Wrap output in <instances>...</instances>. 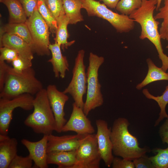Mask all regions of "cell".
<instances>
[{"label": "cell", "mask_w": 168, "mask_h": 168, "mask_svg": "<svg viewBox=\"0 0 168 168\" xmlns=\"http://www.w3.org/2000/svg\"><path fill=\"white\" fill-rule=\"evenodd\" d=\"M157 0H143L142 5L129 16L140 26L141 31L140 39H148L155 46L161 60V68L166 72L168 69V56L163 52L161 38L158 30L160 22L155 20L153 16L156 8Z\"/></svg>", "instance_id": "cell-1"}, {"label": "cell", "mask_w": 168, "mask_h": 168, "mask_svg": "<svg viewBox=\"0 0 168 168\" xmlns=\"http://www.w3.org/2000/svg\"><path fill=\"white\" fill-rule=\"evenodd\" d=\"M129 123L124 118L114 121L110 128V138L113 154L122 158L131 161L145 155L149 151L147 148H141L138 139L130 133Z\"/></svg>", "instance_id": "cell-2"}, {"label": "cell", "mask_w": 168, "mask_h": 168, "mask_svg": "<svg viewBox=\"0 0 168 168\" xmlns=\"http://www.w3.org/2000/svg\"><path fill=\"white\" fill-rule=\"evenodd\" d=\"M43 88L42 83L36 77L32 67L18 73L9 66L0 98L11 99L26 93L35 95Z\"/></svg>", "instance_id": "cell-3"}, {"label": "cell", "mask_w": 168, "mask_h": 168, "mask_svg": "<svg viewBox=\"0 0 168 168\" xmlns=\"http://www.w3.org/2000/svg\"><path fill=\"white\" fill-rule=\"evenodd\" d=\"M33 111L26 118L24 124L35 133L49 135L55 131L56 121L46 89L38 92L33 101Z\"/></svg>", "instance_id": "cell-4"}, {"label": "cell", "mask_w": 168, "mask_h": 168, "mask_svg": "<svg viewBox=\"0 0 168 168\" xmlns=\"http://www.w3.org/2000/svg\"><path fill=\"white\" fill-rule=\"evenodd\" d=\"M105 59L91 52L89 58V65L86 72L87 83L86 97L83 110L87 116L92 110L101 106L104 99L101 92V85L98 78V71Z\"/></svg>", "instance_id": "cell-5"}, {"label": "cell", "mask_w": 168, "mask_h": 168, "mask_svg": "<svg viewBox=\"0 0 168 168\" xmlns=\"http://www.w3.org/2000/svg\"><path fill=\"white\" fill-rule=\"evenodd\" d=\"M82 8L89 16H97L108 21L120 33L128 32L133 29L134 21L128 16L119 14L108 8L104 3L95 0H81Z\"/></svg>", "instance_id": "cell-6"}, {"label": "cell", "mask_w": 168, "mask_h": 168, "mask_svg": "<svg viewBox=\"0 0 168 168\" xmlns=\"http://www.w3.org/2000/svg\"><path fill=\"white\" fill-rule=\"evenodd\" d=\"M30 31L32 40L31 49L39 56H48L50 54L49 28L36 7L32 15L25 22Z\"/></svg>", "instance_id": "cell-7"}, {"label": "cell", "mask_w": 168, "mask_h": 168, "mask_svg": "<svg viewBox=\"0 0 168 168\" xmlns=\"http://www.w3.org/2000/svg\"><path fill=\"white\" fill-rule=\"evenodd\" d=\"M85 52L83 49L78 51L75 58L71 80L63 91L69 94L76 105L83 109L84 102L83 96L86 93L87 78L84 59Z\"/></svg>", "instance_id": "cell-8"}, {"label": "cell", "mask_w": 168, "mask_h": 168, "mask_svg": "<svg viewBox=\"0 0 168 168\" xmlns=\"http://www.w3.org/2000/svg\"><path fill=\"white\" fill-rule=\"evenodd\" d=\"M34 97L24 94L11 99L0 98V134L7 135L14 110L20 108L26 110L33 109Z\"/></svg>", "instance_id": "cell-9"}, {"label": "cell", "mask_w": 168, "mask_h": 168, "mask_svg": "<svg viewBox=\"0 0 168 168\" xmlns=\"http://www.w3.org/2000/svg\"><path fill=\"white\" fill-rule=\"evenodd\" d=\"M76 162L72 168H99L101 158L96 135L88 134L76 150Z\"/></svg>", "instance_id": "cell-10"}, {"label": "cell", "mask_w": 168, "mask_h": 168, "mask_svg": "<svg viewBox=\"0 0 168 168\" xmlns=\"http://www.w3.org/2000/svg\"><path fill=\"white\" fill-rule=\"evenodd\" d=\"M46 90L56 121L55 131L61 133L63 127L67 122L65 118L64 107L69 98L63 91H59L54 84L49 85Z\"/></svg>", "instance_id": "cell-11"}, {"label": "cell", "mask_w": 168, "mask_h": 168, "mask_svg": "<svg viewBox=\"0 0 168 168\" xmlns=\"http://www.w3.org/2000/svg\"><path fill=\"white\" fill-rule=\"evenodd\" d=\"M96 124L97 128L96 137L101 159L106 166L110 167L114 157L110 138V128H108L107 122L102 119L96 120Z\"/></svg>", "instance_id": "cell-12"}, {"label": "cell", "mask_w": 168, "mask_h": 168, "mask_svg": "<svg viewBox=\"0 0 168 168\" xmlns=\"http://www.w3.org/2000/svg\"><path fill=\"white\" fill-rule=\"evenodd\" d=\"M70 118L63 127L62 132L73 131L77 134L85 135L93 134L95 130L82 108L74 102Z\"/></svg>", "instance_id": "cell-13"}, {"label": "cell", "mask_w": 168, "mask_h": 168, "mask_svg": "<svg viewBox=\"0 0 168 168\" xmlns=\"http://www.w3.org/2000/svg\"><path fill=\"white\" fill-rule=\"evenodd\" d=\"M86 135L77 134L58 136L50 134L48 135L47 152L76 150Z\"/></svg>", "instance_id": "cell-14"}, {"label": "cell", "mask_w": 168, "mask_h": 168, "mask_svg": "<svg viewBox=\"0 0 168 168\" xmlns=\"http://www.w3.org/2000/svg\"><path fill=\"white\" fill-rule=\"evenodd\" d=\"M48 135H44L42 138L36 142H32L23 139L21 143L27 148L29 154L35 166L39 168H47V151Z\"/></svg>", "instance_id": "cell-15"}, {"label": "cell", "mask_w": 168, "mask_h": 168, "mask_svg": "<svg viewBox=\"0 0 168 168\" xmlns=\"http://www.w3.org/2000/svg\"><path fill=\"white\" fill-rule=\"evenodd\" d=\"M0 39V47L10 48L16 51L22 57L31 60L33 59V53L30 46L20 37L5 33Z\"/></svg>", "instance_id": "cell-16"}, {"label": "cell", "mask_w": 168, "mask_h": 168, "mask_svg": "<svg viewBox=\"0 0 168 168\" xmlns=\"http://www.w3.org/2000/svg\"><path fill=\"white\" fill-rule=\"evenodd\" d=\"M52 55L48 62L51 63L55 77L65 78L66 72L69 71V65L66 56L63 55L60 45L57 42L50 44L49 47Z\"/></svg>", "instance_id": "cell-17"}, {"label": "cell", "mask_w": 168, "mask_h": 168, "mask_svg": "<svg viewBox=\"0 0 168 168\" xmlns=\"http://www.w3.org/2000/svg\"><path fill=\"white\" fill-rule=\"evenodd\" d=\"M17 144L16 138L0 134V168H8L17 155Z\"/></svg>", "instance_id": "cell-18"}, {"label": "cell", "mask_w": 168, "mask_h": 168, "mask_svg": "<svg viewBox=\"0 0 168 168\" xmlns=\"http://www.w3.org/2000/svg\"><path fill=\"white\" fill-rule=\"evenodd\" d=\"M76 150L47 153L48 165H57L58 168H72L76 160Z\"/></svg>", "instance_id": "cell-19"}, {"label": "cell", "mask_w": 168, "mask_h": 168, "mask_svg": "<svg viewBox=\"0 0 168 168\" xmlns=\"http://www.w3.org/2000/svg\"><path fill=\"white\" fill-rule=\"evenodd\" d=\"M147 62L148 66L147 73L143 81L137 85L136 88L138 90H141L148 84L156 81H168V73L161 68L156 66L151 58H147Z\"/></svg>", "instance_id": "cell-20"}, {"label": "cell", "mask_w": 168, "mask_h": 168, "mask_svg": "<svg viewBox=\"0 0 168 168\" xmlns=\"http://www.w3.org/2000/svg\"><path fill=\"white\" fill-rule=\"evenodd\" d=\"M5 33L20 37L28 43L31 48L32 40L28 28L25 23H9L2 26L0 30V38Z\"/></svg>", "instance_id": "cell-21"}, {"label": "cell", "mask_w": 168, "mask_h": 168, "mask_svg": "<svg viewBox=\"0 0 168 168\" xmlns=\"http://www.w3.org/2000/svg\"><path fill=\"white\" fill-rule=\"evenodd\" d=\"M65 14L70 24H75L84 20L81 13L82 8L81 0H62Z\"/></svg>", "instance_id": "cell-22"}, {"label": "cell", "mask_w": 168, "mask_h": 168, "mask_svg": "<svg viewBox=\"0 0 168 168\" xmlns=\"http://www.w3.org/2000/svg\"><path fill=\"white\" fill-rule=\"evenodd\" d=\"M7 7L9 13V23H24L27 16L19 0H3L2 2Z\"/></svg>", "instance_id": "cell-23"}, {"label": "cell", "mask_w": 168, "mask_h": 168, "mask_svg": "<svg viewBox=\"0 0 168 168\" xmlns=\"http://www.w3.org/2000/svg\"><path fill=\"white\" fill-rule=\"evenodd\" d=\"M58 28L54 38L55 42L60 45L61 49L64 50L73 44L75 41L68 42V39L69 37L67 27L69 24V21L65 14L61 17L57 21Z\"/></svg>", "instance_id": "cell-24"}, {"label": "cell", "mask_w": 168, "mask_h": 168, "mask_svg": "<svg viewBox=\"0 0 168 168\" xmlns=\"http://www.w3.org/2000/svg\"><path fill=\"white\" fill-rule=\"evenodd\" d=\"M142 93L148 99H152L156 101L160 108L159 117L155 124V126H156L164 118H168V115L166 111V107L168 103V86H166L165 91L161 96H156L152 95L147 89H144Z\"/></svg>", "instance_id": "cell-25"}, {"label": "cell", "mask_w": 168, "mask_h": 168, "mask_svg": "<svg viewBox=\"0 0 168 168\" xmlns=\"http://www.w3.org/2000/svg\"><path fill=\"white\" fill-rule=\"evenodd\" d=\"M158 10L154 18L155 20H162L159 32L161 38L167 41L166 48L168 49V0H164V6Z\"/></svg>", "instance_id": "cell-26"}, {"label": "cell", "mask_w": 168, "mask_h": 168, "mask_svg": "<svg viewBox=\"0 0 168 168\" xmlns=\"http://www.w3.org/2000/svg\"><path fill=\"white\" fill-rule=\"evenodd\" d=\"M37 9L53 34L56 33L58 28L57 22L46 6L44 0H38Z\"/></svg>", "instance_id": "cell-27"}, {"label": "cell", "mask_w": 168, "mask_h": 168, "mask_svg": "<svg viewBox=\"0 0 168 168\" xmlns=\"http://www.w3.org/2000/svg\"><path fill=\"white\" fill-rule=\"evenodd\" d=\"M143 0H120L116 9L121 14L129 16L141 6Z\"/></svg>", "instance_id": "cell-28"}, {"label": "cell", "mask_w": 168, "mask_h": 168, "mask_svg": "<svg viewBox=\"0 0 168 168\" xmlns=\"http://www.w3.org/2000/svg\"><path fill=\"white\" fill-rule=\"evenodd\" d=\"M154 152L156 154L150 158L155 168H168V147L164 149L156 148Z\"/></svg>", "instance_id": "cell-29"}, {"label": "cell", "mask_w": 168, "mask_h": 168, "mask_svg": "<svg viewBox=\"0 0 168 168\" xmlns=\"http://www.w3.org/2000/svg\"><path fill=\"white\" fill-rule=\"evenodd\" d=\"M51 13L57 21L65 14L62 0H44Z\"/></svg>", "instance_id": "cell-30"}, {"label": "cell", "mask_w": 168, "mask_h": 168, "mask_svg": "<svg viewBox=\"0 0 168 168\" xmlns=\"http://www.w3.org/2000/svg\"><path fill=\"white\" fill-rule=\"evenodd\" d=\"M33 161L29 155L22 156L17 154L11 162L8 168H31Z\"/></svg>", "instance_id": "cell-31"}, {"label": "cell", "mask_w": 168, "mask_h": 168, "mask_svg": "<svg viewBox=\"0 0 168 168\" xmlns=\"http://www.w3.org/2000/svg\"><path fill=\"white\" fill-rule=\"evenodd\" d=\"M32 61L19 55L12 62V69L16 72L21 73L25 70L32 67Z\"/></svg>", "instance_id": "cell-32"}, {"label": "cell", "mask_w": 168, "mask_h": 168, "mask_svg": "<svg viewBox=\"0 0 168 168\" xmlns=\"http://www.w3.org/2000/svg\"><path fill=\"white\" fill-rule=\"evenodd\" d=\"M0 60L9 62H12L19 55L16 51L7 47H0Z\"/></svg>", "instance_id": "cell-33"}, {"label": "cell", "mask_w": 168, "mask_h": 168, "mask_svg": "<svg viewBox=\"0 0 168 168\" xmlns=\"http://www.w3.org/2000/svg\"><path fill=\"white\" fill-rule=\"evenodd\" d=\"M135 168H155L150 157L144 155L133 161Z\"/></svg>", "instance_id": "cell-34"}, {"label": "cell", "mask_w": 168, "mask_h": 168, "mask_svg": "<svg viewBox=\"0 0 168 168\" xmlns=\"http://www.w3.org/2000/svg\"><path fill=\"white\" fill-rule=\"evenodd\" d=\"M28 18L33 14L37 7L38 0H19Z\"/></svg>", "instance_id": "cell-35"}, {"label": "cell", "mask_w": 168, "mask_h": 168, "mask_svg": "<svg viewBox=\"0 0 168 168\" xmlns=\"http://www.w3.org/2000/svg\"><path fill=\"white\" fill-rule=\"evenodd\" d=\"M112 165L113 168H135L132 161L118 157H114Z\"/></svg>", "instance_id": "cell-36"}, {"label": "cell", "mask_w": 168, "mask_h": 168, "mask_svg": "<svg viewBox=\"0 0 168 168\" xmlns=\"http://www.w3.org/2000/svg\"><path fill=\"white\" fill-rule=\"evenodd\" d=\"M9 67L5 61L0 60V91L3 87Z\"/></svg>", "instance_id": "cell-37"}, {"label": "cell", "mask_w": 168, "mask_h": 168, "mask_svg": "<svg viewBox=\"0 0 168 168\" xmlns=\"http://www.w3.org/2000/svg\"><path fill=\"white\" fill-rule=\"evenodd\" d=\"M159 133L162 142L168 145V118L160 127Z\"/></svg>", "instance_id": "cell-38"}, {"label": "cell", "mask_w": 168, "mask_h": 168, "mask_svg": "<svg viewBox=\"0 0 168 168\" xmlns=\"http://www.w3.org/2000/svg\"><path fill=\"white\" fill-rule=\"evenodd\" d=\"M120 0H99L102 1L107 7L111 8H115Z\"/></svg>", "instance_id": "cell-39"}, {"label": "cell", "mask_w": 168, "mask_h": 168, "mask_svg": "<svg viewBox=\"0 0 168 168\" xmlns=\"http://www.w3.org/2000/svg\"><path fill=\"white\" fill-rule=\"evenodd\" d=\"M162 0H157V3L156 6V10L158 11L161 5V4Z\"/></svg>", "instance_id": "cell-40"}, {"label": "cell", "mask_w": 168, "mask_h": 168, "mask_svg": "<svg viewBox=\"0 0 168 168\" xmlns=\"http://www.w3.org/2000/svg\"><path fill=\"white\" fill-rule=\"evenodd\" d=\"M3 0H0V2H2L3 1Z\"/></svg>", "instance_id": "cell-41"}]
</instances>
